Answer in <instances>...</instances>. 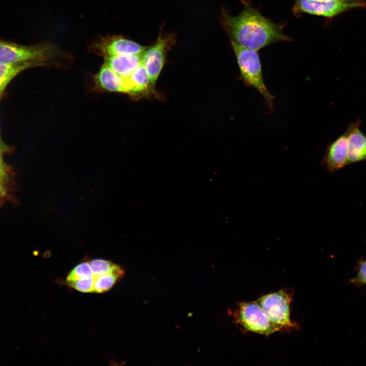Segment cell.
Masks as SVG:
<instances>
[{"label": "cell", "mask_w": 366, "mask_h": 366, "mask_svg": "<svg viewBox=\"0 0 366 366\" xmlns=\"http://www.w3.org/2000/svg\"><path fill=\"white\" fill-rule=\"evenodd\" d=\"M58 53V50L54 46L49 43L26 46L10 42L0 41V63L33 62L45 65Z\"/></svg>", "instance_id": "3"}, {"label": "cell", "mask_w": 366, "mask_h": 366, "mask_svg": "<svg viewBox=\"0 0 366 366\" xmlns=\"http://www.w3.org/2000/svg\"><path fill=\"white\" fill-rule=\"evenodd\" d=\"M124 78L126 93H140L150 85L149 76L142 62L128 77Z\"/></svg>", "instance_id": "14"}, {"label": "cell", "mask_w": 366, "mask_h": 366, "mask_svg": "<svg viewBox=\"0 0 366 366\" xmlns=\"http://www.w3.org/2000/svg\"><path fill=\"white\" fill-rule=\"evenodd\" d=\"M6 171L2 158H0V197L6 193L5 181L6 179Z\"/></svg>", "instance_id": "19"}, {"label": "cell", "mask_w": 366, "mask_h": 366, "mask_svg": "<svg viewBox=\"0 0 366 366\" xmlns=\"http://www.w3.org/2000/svg\"><path fill=\"white\" fill-rule=\"evenodd\" d=\"M94 277L107 274H118L123 276L124 270L121 267L110 261L97 259L88 261Z\"/></svg>", "instance_id": "15"}, {"label": "cell", "mask_w": 366, "mask_h": 366, "mask_svg": "<svg viewBox=\"0 0 366 366\" xmlns=\"http://www.w3.org/2000/svg\"><path fill=\"white\" fill-rule=\"evenodd\" d=\"M236 319L246 329L263 335H269L281 330L268 319L256 301L240 303Z\"/></svg>", "instance_id": "5"}, {"label": "cell", "mask_w": 366, "mask_h": 366, "mask_svg": "<svg viewBox=\"0 0 366 366\" xmlns=\"http://www.w3.org/2000/svg\"><path fill=\"white\" fill-rule=\"evenodd\" d=\"M98 85L103 89L125 93V78L120 76L111 69L104 65L96 76Z\"/></svg>", "instance_id": "12"}, {"label": "cell", "mask_w": 366, "mask_h": 366, "mask_svg": "<svg viewBox=\"0 0 366 366\" xmlns=\"http://www.w3.org/2000/svg\"><path fill=\"white\" fill-rule=\"evenodd\" d=\"M142 54L120 55L104 57V65L123 78L128 77L142 62Z\"/></svg>", "instance_id": "11"}, {"label": "cell", "mask_w": 366, "mask_h": 366, "mask_svg": "<svg viewBox=\"0 0 366 366\" xmlns=\"http://www.w3.org/2000/svg\"><path fill=\"white\" fill-rule=\"evenodd\" d=\"M45 65L39 62L18 63H0V90L4 91L7 85L18 74L22 71L38 66Z\"/></svg>", "instance_id": "13"}, {"label": "cell", "mask_w": 366, "mask_h": 366, "mask_svg": "<svg viewBox=\"0 0 366 366\" xmlns=\"http://www.w3.org/2000/svg\"><path fill=\"white\" fill-rule=\"evenodd\" d=\"M309 1H327V0H309ZM341 1H361V0H341Z\"/></svg>", "instance_id": "21"}, {"label": "cell", "mask_w": 366, "mask_h": 366, "mask_svg": "<svg viewBox=\"0 0 366 366\" xmlns=\"http://www.w3.org/2000/svg\"><path fill=\"white\" fill-rule=\"evenodd\" d=\"M231 43L245 83L256 89L262 96L268 108L271 109L274 97L264 83L257 51L245 48L233 41Z\"/></svg>", "instance_id": "2"}, {"label": "cell", "mask_w": 366, "mask_h": 366, "mask_svg": "<svg viewBox=\"0 0 366 366\" xmlns=\"http://www.w3.org/2000/svg\"><path fill=\"white\" fill-rule=\"evenodd\" d=\"M0 143H1V144H2V143H3V142H2V140H1V137H0Z\"/></svg>", "instance_id": "24"}, {"label": "cell", "mask_w": 366, "mask_h": 366, "mask_svg": "<svg viewBox=\"0 0 366 366\" xmlns=\"http://www.w3.org/2000/svg\"><path fill=\"white\" fill-rule=\"evenodd\" d=\"M3 92V90H0V98H1V96H2V95Z\"/></svg>", "instance_id": "23"}, {"label": "cell", "mask_w": 366, "mask_h": 366, "mask_svg": "<svg viewBox=\"0 0 366 366\" xmlns=\"http://www.w3.org/2000/svg\"><path fill=\"white\" fill-rule=\"evenodd\" d=\"M355 281L366 284V260L361 263Z\"/></svg>", "instance_id": "20"}, {"label": "cell", "mask_w": 366, "mask_h": 366, "mask_svg": "<svg viewBox=\"0 0 366 366\" xmlns=\"http://www.w3.org/2000/svg\"><path fill=\"white\" fill-rule=\"evenodd\" d=\"M290 297L283 290L265 295L256 301L268 319L281 330L295 326L290 319Z\"/></svg>", "instance_id": "4"}, {"label": "cell", "mask_w": 366, "mask_h": 366, "mask_svg": "<svg viewBox=\"0 0 366 366\" xmlns=\"http://www.w3.org/2000/svg\"><path fill=\"white\" fill-rule=\"evenodd\" d=\"M147 47L121 36L101 37L94 42L90 50L104 57L120 55L142 54Z\"/></svg>", "instance_id": "8"}, {"label": "cell", "mask_w": 366, "mask_h": 366, "mask_svg": "<svg viewBox=\"0 0 366 366\" xmlns=\"http://www.w3.org/2000/svg\"><path fill=\"white\" fill-rule=\"evenodd\" d=\"M359 120L351 123L348 138V164L366 160V135L359 129Z\"/></svg>", "instance_id": "10"}, {"label": "cell", "mask_w": 366, "mask_h": 366, "mask_svg": "<svg viewBox=\"0 0 366 366\" xmlns=\"http://www.w3.org/2000/svg\"><path fill=\"white\" fill-rule=\"evenodd\" d=\"M122 277L118 274H107L95 277L94 292L103 293L108 291Z\"/></svg>", "instance_id": "16"}, {"label": "cell", "mask_w": 366, "mask_h": 366, "mask_svg": "<svg viewBox=\"0 0 366 366\" xmlns=\"http://www.w3.org/2000/svg\"><path fill=\"white\" fill-rule=\"evenodd\" d=\"M351 123L345 132L328 146L323 163L330 171H334L348 164V138Z\"/></svg>", "instance_id": "9"}, {"label": "cell", "mask_w": 366, "mask_h": 366, "mask_svg": "<svg viewBox=\"0 0 366 366\" xmlns=\"http://www.w3.org/2000/svg\"><path fill=\"white\" fill-rule=\"evenodd\" d=\"M364 5V2L362 0L356 1L297 0L293 10L296 15L306 13L319 16L332 17L351 9L363 7Z\"/></svg>", "instance_id": "6"}, {"label": "cell", "mask_w": 366, "mask_h": 366, "mask_svg": "<svg viewBox=\"0 0 366 366\" xmlns=\"http://www.w3.org/2000/svg\"><path fill=\"white\" fill-rule=\"evenodd\" d=\"M68 284L76 290L83 293L94 292L95 277L67 282Z\"/></svg>", "instance_id": "18"}, {"label": "cell", "mask_w": 366, "mask_h": 366, "mask_svg": "<svg viewBox=\"0 0 366 366\" xmlns=\"http://www.w3.org/2000/svg\"><path fill=\"white\" fill-rule=\"evenodd\" d=\"M174 42V34L164 36L160 33L154 45L142 54V63L149 76L150 85L155 84L163 67L166 53Z\"/></svg>", "instance_id": "7"}, {"label": "cell", "mask_w": 366, "mask_h": 366, "mask_svg": "<svg viewBox=\"0 0 366 366\" xmlns=\"http://www.w3.org/2000/svg\"><path fill=\"white\" fill-rule=\"evenodd\" d=\"M2 149H1V147L0 146V158H2Z\"/></svg>", "instance_id": "22"}, {"label": "cell", "mask_w": 366, "mask_h": 366, "mask_svg": "<svg viewBox=\"0 0 366 366\" xmlns=\"http://www.w3.org/2000/svg\"><path fill=\"white\" fill-rule=\"evenodd\" d=\"M243 8L237 16L222 11V21L231 41L247 49L258 51L270 44L288 41L281 26L263 16L246 0H241Z\"/></svg>", "instance_id": "1"}, {"label": "cell", "mask_w": 366, "mask_h": 366, "mask_svg": "<svg viewBox=\"0 0 366 366\" xmlns=\"http://www.w3.org/2000/svg\"><path fill=\"white\" fill-rule=\"evenodd\" d=\"M94 277L88 262H84L76 266L68 274L67 281H74Z\"/></svg>", "instance_id": "17"}]
</instances>
